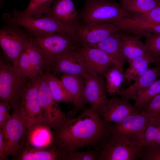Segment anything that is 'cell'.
Returning <instances> with one entry per match:
<instances>
[{"label":"cell","mask_w":160,"mask_h":160,"mask_svg":"<svg viewBox=\"0 0 160 160\" xmlns=\"http://www.w3.org/2000/svg\"><path fill=\"white\" fill-rule=\"evenodd\" d=\"M111 124L105 122L90 107L76 117L66 118L52 129V145L64 155L90 146L98 147L111 135Z\"/></svg>","instance_id":"cell-1"},{"label":"cell","mask_w":160,"mask_h":160,"mask_svg":"<svg viewBox=\"0 0 160 160\" xmlns=\"http://www.w3.org/2000/svg\"><path fill=\"white\" fill-rule=\"evenodd\" d=\"M0 30V45L5 58L17 68L19 58L32 41L31 36L14 22L12 15L4 14Z\"/></svg>","instance_id":"cell-2"},{"label":"cell","mask_w":160,"mask_h":160,"mask_svg":"<svg viewBox=\"0 0 160 160\" xmlns=\"http://www.w3.org/2000/svg\"><path fill=\"white\" fill-rule=\"evenodd\" d=\"M31 36L42 56L45 72H51L57 58L60 55L70 49L80 47L74 36L65 32Z\"/></svg>","instance_id":"cell-3"},{"label":"cell","mask_w":160,"mask_h":160,"mask_svg":"<svg viewBox=\"0 0 160 160\" xmlns=\"http://www.w3.org/2000/svg\"><path fill=\"white\" fill-rule=\"evenodd\" d=\"M29 78L23 77L12 64L0 65V99L8 103L13 109L21 105Z\"/></svg>","instance_id":"cell-4"},{"label":"cell","mask_w":160,"mask_h":160,"mask_svg":"<svg viewBox=\"0 0 160 160\" xmlns=\"http://www.w3.org/2000/svg\"><path fill=\"white\" fill-rule=\"evenodd\" d=\"M129 15L121 5L113 0H85L79 18L85 24L101 22L111 23Z\"/></svg>","instance_id":"cell-5"},{"label":"cell","mask_w":160,"mask_h":160,"mask_svg":"<svg viewBox=\"0 0 160 160\" xmlns=\"http://www.w3.org/2000/svg\"><path fill=\"white\" fill-rule=\"evenodd\" d=\"M0 127L5 142L2 160L9 156L14 160L26 143L28 130L20 108L13 109L10 118Z\"/></svg>","instance_id":"cell-6"},{"label":"cell","mask_w":160,"mask_h":160,"mask_svg":"<svg viewBox=\"0 0 160 160\" xmlns=\"http://www.w3.org/2000/svg\"><path fill=\"white\" fill-rule=\"evenodd\" d=\"M12 19L32 36H42L65 32L75 38V29L49 17L43 16L37 18L27 16L23 14L22 10L15 8L12 12Z\"/></svg>","instance_id":"cell-7"},{"label":"cell","mask_w":160,"mask_h":160,"mask_svg":"<svg viewBox=\"0 0 160 160\" xmlns=\"http://www.w3.org/2000/svg\"><path fill=\"white\" fill-rule=\"evenodd\" d=\"M98 148V160H136L140 159L142 146L129 144L112 133Z\"/></svg>","instance_id":"cell-8"},{"label":"cell","mask_w":160,"mask_h":160,"mask_svg":"<svg viewBox=\"0 0 160 160\" xmlns=\"http://www.w3.org/2000/svg\"><path fill=\"white\" fill-rule=\"evenodd\" d=\"M149 121L146 115L139 110L119 123L111 124L112 133L129 144H140Z\"/></svg>","instance_id":"cell-9"},{"label":"cell","mask_w":160,"mask_h":160,"mask_svg":"<svg viewBox=\"0 0 160 160\" xmlns=\"http://www.w3.org/2000/svg\"><path fill=\"white\" fill-rule=\"evenodd\" d=\"M38 98L42 123L52 129L67 116L54 100L44 73L39 84Z\"/></svg>","instance_id":"cell-10"},{"label":"cell","mask_w":160,"mask_h":160,"mask_svg":"<svg viewBox=\"0 0 160 160\" xmlns=\"http://www.w3.org/2000/svg\"><path fill=\"white\" fill-rule=\"evenodd\" d=\"M41 75L29 78L20 107L28 131L42 123L38 98L39 85Z\"/></svg>","instance_id":"cell-11"},{"label":"cell","mask_w":160,"mask_h":160,"mask_svg":"<svg viewBox=\"0 0 160 160\" xmlns=\"http://www.w3.org/2000/svg\"><path fill=\"white\" fill-rule=\"evenodd\" d=\"M80 47L70 49L59 56L51 70L55 75L61 73L79 75L85 79L92 71L88 67L80 51Z\"/></svg>","instance_id":"cell-12"},{"label":"cell","mask_w":160,"mask_h":160,"mask_svg":"<svg viewBox=\"0 0 160 160\" xmlns=\"http://www.w3.org/2000/svg\"><path fill=\"white\" fill-rule=\"evenodd\" d=\"M121 31L113 23L101 22L80 25L76 29V39L81 47L97 44Z\"/></svg>","instance_id":"cell-13"},{"label":"cell","mask_w":160,"mask_h":160,"mask_svg":"<svg viewBox=\"0 0 160 160\" xmlns=\"http://www.w3.org/2000/svg\"><path fill=\"white\" fill-rule=\"evenodd\" d=\"M94 71L85 79L83 101L84 105H90L91 109L99 112L107 102L105 83L102 78Z\"/></svg>","instance_id":"cell-14"},{"label":"cell","mask_w":160,"mask_h":160,"mask_svg":"<svg viewBox=\"0 0 160 160\" xmlns=\"http://www.w3.org/2000/svg\"><path fill=\"white\" fill-rule=\"evenodd\" d=\"M139 111L128 101L114 96L108 100L99 114L105 122L117 124Z\"/></svg>","instance_id":"cell-15"},{"label":"cell","mask_w":160,"mask_h":160,"mask_svg":"<svg viewBox=\"0 0 160 160\" xmlns=\"http://www.w3.org/2000/svg\"><path fill=\"white\" fill-rule=\"evenodd\" d=\"M43 16L53 19L69 27L79 26V14L72 0H55Z\"/></svg>","instance_id":"cell-16"},{"label":"cell","mask_w":160,"mask_h":160,"mask_svg":"<svg viewBox=\"0 0 160 160\" xmlns=\"http://www.w3.org/2000/svg\"><path fill=\"white\" fill-rule=\"evenodd\" d=\"M79 49L89 68L101 77H104L107 70L113 65L120 64L99 49L82 46Z\"/></svg>","instance_id":"cell-17"},{"label":"cell","mask_w":160,"mask_h":160,"mask_svg":"<svg viewBox=\"0 0 160 160\" xmlns=\"http://www.w3.org/2000/svg\"><path fill=\"white\" fill-rule=\"evenodd\" d=\"M60 80L72 100L73 109L68 113L67 115L73 117L86 108L83 101L85 79L79 75L64 74L61 76Z\"/></svg>","instance_id":"cell-18"},{"label":"cell","mask_w":160,"mask_h":160,"mask_svg":"<svg viewBox=\"0 0 160 160\" xmlns=\"http://www.w3.org/2000/svg\"><path fill=\"white\" fill-rule=\"evenodd\" d=\"M160 76V66L149 68L143 75L134 81L128 87L121 90L118 95L129 101L135 100L137 96L156 80Z\"/></svg>","instance_id":"cell-19"},{"label":"cell","mask_w":160,"mask_h":160,"mask_svg":"<svg viewBox=\"0 0 160 160\" xmlns=\"http://www.w3.org/2000/svg\"><path fill=\"white\" fill-rule=\"evenodd\" d=\"M140 38L122 32L120 41L121 52L128 63L147 52L144 43L141 41Z\"/></svg>","instance_id":"cell-20"},{"label":"cell","mask_w":160,"mask_h":160,"mask_svg":"<svg viewBox=\"0 0 160 160\" xmlns=\"http://www.w3.org/2000/svg\"><path fill=\"white\" fill-rule=\"evenodd\" d=\"M54 135L52 129L41 123L28 131L26 143L37 148L47 149L52 145Z\"/></svg>","instance_id":"cell-21"},{"label":"cell","mask_w":160,"mask_h":160,"mask_svg":"<svg viewBox=\"0 0 160 160\" xmlns=\"http://www.w3.org/2000/svg\"><path fill=\"white\" fill-rule=\"evenodd\" d=\"M14 160H63V156L60 151L54 146L47 149L40 148L26 143Z\"/></svg>","instance_id":"cell-22"},{"label":"cell","mask_w":160,"mask_h":160,"mask_svg":"<svg viewBox=\"0 0 160 160\" xmlns=\"http://www.w3.org/2000/svg\"><path fill=\"white\" fill-rule=\"evenodd\" d=\"M155 58L147 51L143 55L131 61L124 71V78L129 83L134 81L144 74Z\"/></svg>","instance_id":"cell-23"},{"label":"cell","mask_w":160,"mask_h":160,"mask_svg":"<svg viewBox=\"0 0 160 160\" xmlns=\"http://www.w3.org/2000/svg\"><path fill=\"white\" fill-rule=\"evenodd\" d=\"M123 32L116 33L102 41L89 47L100 49L123 65L126 60L120 50V41Z\"/></svg>","instance_id":"cell-24"},{"label":"cell","mask_w":160,"mask_h":160,"mask_svg":"<svg viewBox=\"0 0 160 160\" xmlns=\"http://www.w3.org/2000/svg\"><path fill=\"white\" fill-rule=\"evenodd\" d=\"M123 65L115 64L110 67L105 73L106 91L110 95H118L124 78Z\"/></svg>","instance_id":"cell-25"},{"label":"cell","mask_w":160,"mask_h":160,"mask_svg":"<svg viewBox=\"0 0 160 160\" xmlns=\"http://www.w3.org/2000/svg\"><path fill=\"white\" fill-rule=\"evenodd\" d=\"M44 75L55 101L57 103L62 102L72 104L71 97L61 80L58 79L51 72H45Z\"/></svg>","instance_id":"cell-26"},{"label":"cell","mask_w":160,"mask_h":160,"mask_svg":"<svg viewBox=\"0 0 160 160\" xmlns=\"http://www.w3.org/2000/svg\"><path fill=\"white\" fill-rule=\"evenodd\" d=\"M55 0H30L26 9L22 12L25 15L40 17L47 12Z\"/></svg>","instance_id":"cell-27"},{"label":"cell","mask_w":160,"mask_h":160,"mask_svg":"<svg viewBox=\"0 0 160 160\" xmlns=\"http://www.w3.org/2000/svg\"><path fill=\"white\" fill-rule=\"evenodd\" d=\"M33 77L44 73V64L42 55L32 41L26 49Z\"/></svg>","instance_id":"cell-28"},{"label":"cell","mask_w":160,"mask_h":160,"mask_svg":"<svg viewBox=\"0 0 160 160\" xmlns=\"http://www.w3.org/2000/svg\"><path fill=\"white\" fill-rule=\"evenodd\" d=\"M160 94V79L156 80L134 100V105L140 110L144 107L153 98Z\"/></svg>","instance_id":"cell-29"},{"label":"cell","mask_w":160,"mask_h":160,"mask_svg":"<svg viewBox=\"0 0 160 160\" xmlns=\"http://www.w3.org/2000/svg\"><path fill=\"white\" fill-rule=\"evenodd\" d=\"M140 144L142 146L160 145V122L149 120Z\"/></svg>","instance_id":"cell-30"},{"label":"cell","mask_w":160,"mask_h":160,"mask_svg":"<svg viewBox=\"0 0 160 160\" xmlns=\"http://www.w3.org/2000/svg\"><path fill=\"white\" fill-rule=\"evenodd\" d=\"M160 4V0H131L122 7L129 13L149 12Z\"/></svg>","instance_id":"cell-31"},{"label":"cell","mask_w":160,"mask_h":160,"mask_svg":"<svg viewBox=\"0 0 160 160\" xmlns=\"http://www.w3.org/2000/svg\"><path fill=\"white\" fill-rule=\"evenodd\" d=\"M139 110L146 115L149 121L160 122V94Z\"/></svg>","instance_id":"cell-32"},{"label":"cell","mask_w":160,"mask_h":160,"mask_svg":"<svg viewBox=\"0 0 160 160\" xmlns=\"http://www.w3.org/2000/svg\"><path fill=\"white\" fill-rule=\"evenodd\" d=\"M99 149L95 147L94 149L84 151H72L66 153L63 160H98Z\"/></svg>","instance_id":"cell-33"},{"label":"cell","mask_w":160,"mask_h":160,"mask_svg":"<svg viewBox=\"0 0 160 160\" xmlns=\"http://www.w3.org/2000/svg\"><path fill=\"white\" fill-rule=\"evenodd\" d=\"M145 46L147 51L155 58L160 57V34L149 33L145 35Z\"/></svg>","instance_id":"cell-34"},{"label":"cell","mask_w":160,"mask_h":160,"mask_svg":"<svg viewBox=\"0 0 160 160\" xmlns=\"http://www.w3.org/2000/svg\"><path fill=\"white\" fill-rule=\"evenodd\" d=\"M132 19L140 21L154 23H160V4L154 9L148 12L131 13Z\"/></svg>","instance_id":"cell-35"},{"label":"cell","mask_w":160,"mask_h":160,"mask_svg":"<svg viewBox=\"0 0 160 160\" xmlns=\"http://www.w3.org/2000/svg\"><path fill=\"white\" fill-rule=\"evenodd\" d=\"M26 49L22 53L19 58L17 68L23 77L31 78L33 76Z\"/></svg>","instance_id":"cell-36"},{"label":"cell","mask_w":160,"mask_h":160,"mask_svg":"<svg viewBox=\"0 0 160 160\" xmlns=\"http://www.w3.org/2000/svg\"><path fill=\"white\" fill-rule=\"evenodd\" d=\"M140 159L142 160H160V145L142 146Z\"/></svg>","instance_id":"cell-37"},{"label":"cell","mask_w":160,"mask_h":160,"mask_svg":"<svg viewBox=\"0 0 160 160\" xmlns=\"http://www.w3.org/2000/svg\"><path fill=\"white\" fill-rule=\"evenodd\" d=\"M12 108L7 102L1 100L0 102V126L7 121L10 118V111Z\"/></svg>","instance_id":"cell-38"},{"label":"cell","mask_w":160,"mask_h":160,"mask_svg":"<svg viewBox=\"0 0 160 160\" xmlns=\"http://www.w3.org/2000/svg\"><path fill=\"white\" fill-rule=\"evenodd\" d=\"M5 148V142L3 132L0 127V160H2L4 155Z\"/></svg>","instance_id":"cell-39"},{"label":"cell","mask_w":160,"mask_h":160,"mask_svg":"<svg viewBox=\"0 0 160 160\" xmlns=\"http://www.w3.org/2000/svg\"><path fill=\"white\" fill-rule=\"evenodd\" d=\"M131 0H119L121 6H123L129 2Z\"/></svg>","instance_id":"cell-40"},{"label":"cell","mask_w":160,"mask_h":160,"mask_svg":"<svg viewBox=\"0 0 160 160\" xmlns=\"http://www.w3.org/2000/svg\"><path fill=\"white\" fill-rule=\"evenodd\" d=\"M154 63L157 65L160 66V61L155 59Z\"/></svg>","instance_id":"cell-41"},{"label":"cell","mask_w":160,"mask_h":160,"mask_svg":"<svg viewBox=\"0 0 160 160\" xmlns=\"http://www.w3.org/2000/svg\"><path fill=\"white\" fill-rule=\"evenodd\" d=\"M3 3V0H0V6L1 7Z\"/></svg>","instance_id":"cell-42"},{"label":"cell","mask_w":160,"mask_h":160,"mask_svg":"<svg viewBox=\"0 0 160 160\" xmlns=\"http://www.w3.org/2000/svg\"><path fill=\"white\" fill-rule=\"evenodd\" d=\"M155 59L156 60H158L160 61V57H159L158 58H155Z\"/></svg>","instance_id":"cell-43"},{"label":"cell","mask_w":160,"mask_h":160,"mask_svg":"<svg viewBox=\"0 0 160 160\" xmlns=\"http://www.w3.org/2000/svg\"></svg>","instance_id":"cell-44"}]
</instances>
